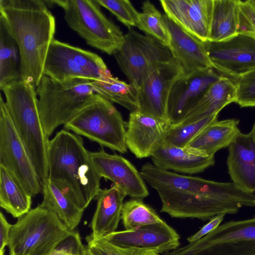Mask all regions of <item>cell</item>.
Returning <instances> with one entry per match:
<instances>
[{
	"mask_svg": "<svg viewBox=\"0 0 255 255\" xmlns=\"http://www.w3.org/2000/svg\"><path fill=\"white\" fill-rule=\"evenodd\" d=\"M85 248V246L82 244L79 232L75 230L56 248L70 255H82Z\"/></svg>",
	"mask_w": 255,
	"mask_h": 255,
	"instance_id": "obj_38",
	"label": "cell"
},
{
	"mask_svg": "<svg viewBox=\"0 0 255 255\" xmlns=\"http://www.w3.org/2000/svg\"><path fill=\"white\" fill-rule=\"evenodd\" d=\"M151 157L153 164L160 168L191 174L202 172L215 163L214 156L208 155L204 151L164 143Z\"/></svg>",
	"mask_w": 255,
	"mask_h": 255,
	"instance_id": "obj_22",
	"label": "cell"
},
{
	"mask_svg": "<svg viewBox=\"0 0 255 255\" xmlns=\"http://www.w3.org/2000/svg\"><path fill=\"white\" fill-rule=\"evenodd\" d=\"M92 81L84 79L59 81L43 75L35 89L40 119L48 138L94 98Z\"/></svg>",
	"mask_w": 255,
	"mask_h": 255,
	"instance_id": "obj_4",
	"label": "cell"
},
{
	"mask_svg": "<svg viewBox=\"0 0 255 255\" xmlns=\"http://www.w3.org/2000/svg\"><path fill=\"white\" fill-rule=\"evenodd\" d=\"M102 239L121 248L142 249L158 254L174 250L180 245L179 235L164 221L133 230L115 231Z\"/></svg>",
	"mask_w": 255,
	"mask_h": 255,
	"instance_id": "obj_16",
	"label": "cell"
},
{
	"mask_svg": "<svg viewBox=\"0 0 255 255\" xmlns=\"http://www.w3.org/2000/svg\"><path fill=\"white\" fill-rule=\"evenodd\" d=\"M121 219L126 230L135 229L163 221L154 210L140 198H132L124 203Z\"/></svg>",
	"mask_w": 255,
	"mask_h": 255,
	"instance_id": "obj_31",
	"label": "cell"
},
{
	"mask_svg": "<svg viewBox=\"0 0 255 255\" xmlns=\"http://www.w3.org/2000/svg\"><path fill=\"white\" fill-rule=\"evenodd\" d=\"M87 246L99 255H146L150 251L139 249H126L116 247L102 238L91 235L86 237Z\"/></svg>",
	"mask_w": 255,
	"mask_h": 255,
	"instance_id": "obj_36",
	"label": "cell"
},
{
	"mask_svg": "<svg viewBox=\"0 0 255 255\" xmlns=\"http://www.w3.org/2000/svg\"><path fill=\"white\" fill-rule=\"evenodd\" d=\"M165 14L202 41H209L214 0H161Z\"/></svg>",
	"mask_w": 255,
	"mask_h": 255,
	"instance_id": "obj_18",
	"label": "cell"
},
{
	"mask_svg": "<svg viewBox=\"0 0 255 255\" xmlns=\"http://www.w3.org/2000/svg\"><path fill=\"white\" fill-rule=\"evenodd\" d=\"M222 76L210 68L180 77L169 95L167 106L169 124L176 125L181 123L208 89Z\"/></svg>",
	"mask_w": 255,
	"mask_h": 255,
	"instance_id": "obj_14",
	"label": "cell"
},
{
	"mask_svg": "<svg viewBox=\"0 0 255 255\" xmlns=\"http://www.w3.org/2000/svg\"><path fill=\"white\" fill-rule=\"evenodd\" d=\"M51 1L63 9L68 25L90 46L113 55L123 44L125 35L103 14L96 0Z\"/></svg>",
	"mask_w": 255,
	"mask_h": 255,
	"instance_id": "obj_6",
	"label": "cell"
},
{
	"mask_svg": "<svg viewBox=\"0 0 255 255\" xmlns=\"http://www.w3.org/2000/svg\"><path fill=\"white\" fill-rule=\"evenodd\" d=\"M43 75L59 81L74 79L103 81L113 77L96 53L56 39L49 47Z\"/></svg>",
	"mask_w": 255,
	"mask_h": 255,
	"instance_id": "obj_10",
	"label": "cell"
},
{
	"mask_svg": "<svg viewBox=\"0 0 255 255\" xmlns=\"http://www.w3.org/2000/svg\"><path fill=\"white\" fill-rule=\"evenodd\" d=\"M252 1L254 2V3L255 4V0H252Z\"/></svg>",
	"mask_w": 255,
	"mask_h": 255,
	"instance_id": "obj_46",
	"label": "cell"
},
{
	"mask_svg": "<svg viewBox=\"0 0 255 255\" xmlns=\"http://www.w3.org/2000/svg\"><path fill=\"white\" fill-rule=\"evenodd\" d=\"M0 21L18 47L21 79L36 87L54 39V16L44 0H0Z\"/></svg>",
	"mask_w": 255,
	"mask_h": 255,
	"instance_id": "obj_1",
	"label": "cell"
},
{
	"mask_svg": "<svg viewBox=\"0 0 255 255\" xmlns=\"http://www.w3.org/2000/svg\"><path fill=\"white\" fill-rule=\"evenodd\" d=\"M36 87L19 79L6 85L3 92L5 106L41 182L48 177L49 141L40 119Z\"/></svg>",
	"mask_w": 255,
	"mask_h": 255,
	"instance_id": "obj_3",
	"label": "cell"
},
{
	"mask_svg": "<svg viewBox=\"0 0 255 255\" xmlns=\"http://www.w3.org/2000/svg\"><path fill=\"white\" fill-rule=\"evenodd\" d=\"M71 232L54 213L38 205L12 225L9 255H48Z\"/></svg>",
	"mask_w": 255,
	"mask_h": 255,
	"instance_id": "obj_5",
	"label": "cell"
},
{
	"mask_svg": "<svg viewBox=\"0 0 255 255\" xmlns=\"http://www.w3.org/2000/svg\"><path fill=\"white\" fill-rule=\"evenodd\" d=\"M48 255H55V250L51 253H50V254H49Z\"/></svg>",
	"mask_w": 255,
	"mask_h": 255,
	"instance_id": "obj_45",
	"label": "cell"
},
{
	"mask_svg": "<svg viewBox=\"0 0 255 255\" xmlns=\"http://www.w3.org/2000/svg\"><path fill=\"white\" fill-rule=\"evenodd\" d=\"M238 120L216 121L202 130L187 146L214 156L219 150L228 147L240 131Z\"/></svg>",
	"mask_w": 255,
	"mask_h": 255,
	"instance_id": "obj_25",
	"label": "cell"
},
{
	"mask_svg": "<svg viewBox=\"0 0 255 255\" xmlns=\"http://www.w3.org/2000/svg\"><path fill=\"white\" fill-rule=\"evenodd\" d=\"M100 5L112 13L129 29L136 26L139 12L128 0H96Z\"/></svg>",
	"mask_w": 255,
	"mask_h": 255,
	"instance_id": "obj_34",
	"label": "cell"
},
{
	"mask_svg": "<svg viewBox=\"0 0 255 255\" xmlns=\"http://www.w3.org/2000/svg\"><path fill=\"white\" fill-rule=\"evenodd\" d=\"M251 131L252 132V133L254 135V138L255 139V122L254 123V124L253 125Z\"/></svg>",
	"mask_w": 255,
	"mask_h": 255,
	"instance_id": "obj_43",
	"label": "cell"
},
{
	"mask_svg": "<svg viewBox=\"0 0 255 255\" xmlns=\"http://www.w3.org/2000/svg\"><path fill=\"white\" fill-rule=\"evenodd\" d=\"M141 9L142 12L138 14L136 27L146 35L168 46L170 36L163 15L148 0L143 2Z\"/></svg>",
	"mask_w": 255,
	"mask_h": 255,
	"instance_id": "obj_32",
	"label": "cell"
},
{
	"mask_svg": "<svg viewBox=\"0 0 255 255\" xmlns=\"http://www.w3.org/2000/svg\"><path fill=\"white\" fill-rule=\"evenodd\" d=\"M82 255H99L96 252L89 248L87 246H85V250Z\"/></svg>",
	"mask_w": 255,
	"mask_h": 255,
	"instance_id": "obj_41",
	"label": "cell"
},
{
	"mask_svg": "<svg viewBox=\"0 0 255 255\" xmlns=\"http://www.w3.org/2000/svg\"><path fill=\"white\" fill-rule=\"evenodd\" d=\"M113 55L130 83L138 90L154 71L174 59L168 46L132 28Z\"/></svg>",
	"mask_w": 255,
	"mask_h": 255,
	"instance_id": "obj_8",
	"label": "cell"
},
{
	"mask_svg": "<svg viewBox=\"0 0 255 255\" xmlns=\"http://www.w3.org/2000/svg\"><path fill=\"white\" fill-rule=\"evenodd\" d=\"M20 78L18 47L0 21V89Z\"/></svg>",
	"mask_w": 255,
	"mask_h": 255,
	"instance_id": "obj_30",
	"label": "cell"
},
{
	"mask_svg": "<svg viewBox=\"0 0 255 255\" xmlns=\"http://www.w3.org/2000/svg\"><path fill=\"white\" fill-rule=\"evenodd\" d=\"M91 85L95 93L111 102L116 103L131 112L139 109L138 90L113 76L103 81H93Z\"/></svg>",
	"mask_w": 255,
	"mask_h": 255,
	"instance_id": "obj_29",
	"label": "cell"
},
{
	"mask_svg": "<svg viewBox=\"0 0 255 255\" xmlns=\"http://www.w3.org/2000/svg\"><path fill=\"white\" fill-rule=\"evenodd\" d=\"M55 255H70L61 250L57 249H55Z\"/></svg>",
	"mask_w": 255,
	"mask_h": 255,
	"instance_id": "obj_42",
	"label": "cell"
},
{
	"mask_svg": "<svg viewBox=\"0 0 255 255\" xmlns=\"http://www.w3.org/2000/svg\"><path fill=\"white\" fill-rule=\"evenodd\" d=\"M213 69L231 79L255 69V35L239 32L227 40L205 42Z\"/></svg>",
	"mask_w": 255,
	"mask_h": 255,
	"instance_id": "obj_12",
	"label": "cell"
},
{
	"mask_svg": "<svg viewBox=\"0 0 255 255\" xmlns=\"http://www.w3.org/2000/svg\"><path fill=\"white\" fill-rule=\"evenodd\" d=\"M162 255H255V217L220 224L199 240Z\"/></svg>",
	"mask_w": 255,
	"mask_h": 255,
	"instance_id": "obj_9",
	"label": "cell"
},
{
	"mask_svg": "<svg viewBox=\"0 0 255 255\" xmlns=\"http://www.w3.org/2000/svg\"><path fill=\"white\" fill-rule=\"evenodd\" d=\"M226 215L221 214L211 218L198 231L188 237L187 241L190 243L199 240L215 230L222 223Z\"/></svg>",
	"mask_w": 255,
	"mask_h": 255,
	"instance_id": "obj_39",
	"label": "cell"
},
{
	"mask_svg": "<svg viewBox=\"0 0 255 255\" xmlns=\"http://www.w3.org/2000/svg\"><path fill=\"white\" fill-rule=\"evenodd\" d=\"M170 125L138 110L131 112L126 133L128 148L138 158L151 156L162 143Z\"/></svg>",
	"mask_w": 255,
	"mask_h": 255,
	"instance_id": "obj_19",
	"label": "cell"
},
{
	"mask_svg": "<svg viewBox=\"0 0 255 255\" xmlns=\"http://www.w3.org/2000/svg\"><path fill=\"white\" fill-rule=\"evenodd\" d=\"M12 225L9 224L1 212L0 213V255H3L5 248L8 246Z\"/></svg>",
	"mask_w": 255,
	"mask_h": 255,
	"instance_id": "obj_40",
	"label": "cell"
},
{
	"mask_svg": "<svg viewBox=\"0 0 255 255\" xmlns=\"http://www.w3.org/2000/svg\"><path fill=\"white\" fill-rule=\"evenodd\" d=\"M125 192L114 184L100 190L96 200L97 207L90 224V234L95 238H104L115 232L121 219Z\"/></svg>",
	"mask_w": 255,
	"mask_h": 255,
	"instance_id": "obj_23",
	"label": "cell"
},
{
	"mask_svg": "<svg viewBox=\"0 0 255 255\" xmlns=\"http://www.w3.org/2000/svg\"><path fill=\"white\" fill-rule=\"evenodd\" d=\"M146 255H159V254H158L153 252H149Z\"/></svg>",
	"mask_w": 255,
	"mask_h": 255,
	"instance_id": "obj_44",
	"label": "cell"
},
{
	"mask_svg": "<svg viewBox=\"0 0 255 255\" xmlns=\"http://www.w3.org/2000/svg\"><path fill=\"white\" fill-rule=\"evenodd\" d=\"M236 99L237 88L233 79L222 76L208 89L180 124L192 123L218 114L226 106L236 103Z\"/></svg>",
	"mask_w": 255,
	"mask_h": 255,
	"instance_id": "obj_24",
	"label": "cell"
},
{
	"mask_svg": "<svg viewBox=\"0 0 255 255\" xmlns=\"http://www.w3.org/2000/svg\"><path fill=\"white\" fill-rule=\"evenodd\" d=\"M239 32H247L255 35V4L252 0H240Z\"/></svg>",
	"mask_w": 255,
	"mask_h": 255,
	"instance_id": "obj_37",
	"label": "cell"
},
{
	"mask_svg": "<svg viewBox=\"0 0 255 255\" xmlns=\"http://www.w3.org/2000/svg\"><path fill=\"white\" fill-rule=\"evenodd\" d=\"M162 202L161 212L176 218L210 220L219 214H234L242 208L238 205L169 187L155 185Z\"/></svg>",
	"mask_w": 255,
	"mask_h": 255,
	"instance_id": "obj_13",
	"label": "cell"
},
{
	"mask_svg": "<svg viewBox=\"0 0 255 255\" xmlns=\"http://www.w3.org/2000/svg\"><path fill=\"white\" fill-rule=\"evenodd\" d=\"M182 75V68L174 59L154 71L138 90V110L169 123V95L174 84Z\"/></svg>",
	"mask_w": 255,
	"mask_h": 255,
	"instance_id": "obj_15",
	"label": "cell"
},
{
	"mask_svg": "<svg viewBox=\"0 0 255 255\" xmlns=\"http://www.w3.org/2000/svg\"><path fill=\"white\" fill-rule=\"evenodd\" d=\"M43 200L39 205L54 213L70 231L79 224L84 210L78 207L49 178L41 183Z\"/></svg>",
	"mask_w": 255,
	"mask_h": 255,
	"instance_id": "obj_26",
	"label": "cell"
},
{
	"mask_svg": "<svg viewBox=\"0 0 255 255\" xmlns=\"http://www.w3.org/2000/svg\"><path fill=\"white\" fill-rule=\"evenodd\" d=\"M32 196L15 178L0 165V206L14 218H19L31 210Z\"/></svg>",
	"mask_w": 255,
	"mask_h": 255,
	"instance_id": "obj_28",
	"label": "cell"
},
{
	"mask_svg": "<svg viewBox=\"0 0 255 255\" xmlns=\"http://www.w3.org/2000/svg\"><path fill=\"white\" fill-rule=\"evenodd\" d=\"M0 165L5 167L32 197L42 191L41 182L1 96Z\"/></svg>",
	"mask_w": 255,
	"mask_h": 255,
	"instance_id": "obj_11",
	"label": "cell"
},
{
	"mask_svg": "<svg viewBox=\"0 0 255 255\" xmlns=\"http://www.w3.org/2000/svg\"><path fill=\"white\" fill-rule=\"evenodd\" d=\"M163 16L170 36L168 47L181 66L183 75L213 68L205 42L183 29L165 14Z\"/></svg>",
	"mask_w": 255,
	"mask_h": 255,
	"instance_id": "obj_20",
	"label": "cell"
},
{
	"mask_svg": "<svg viewBox=\"0 0 255 255\" xmlns=\"http://www.w3.org/2000/svg\"><path fill=\"white\" fill-rule=\"evenodd\" d=\"M48 177L81 209L85 210L101 190L100 176L82 137L62 129L47 146Z\"/></svg>",
	"mask_w": 255,
	"mask_h": 255,
	"instance_id": "obj_2",
	"label": "cell"
},
{
	"mask_svg": "<svg viewBox=\"0 0 255 255\" xmlns=\"http://www.w3.org/2000/svg\"><path fill=\"white\" fill-rule=\"evenodd\" d=\"M218 114L200 120L176 125H170L162 143L178 147H186L206 127L218 120Z\"/></svg>",
	"mask_w": 255,
	"mask_h": 255,
	"instance_id": "obj_33",
	"label": "cell"
},
{
	"mask_svg": "<svg viewBox=\"0 0 255 255\" xmlns=\"http://www.w3.org/2000/svg\"><path fill=\"white\" fill-rule=\"evenodd\" d=\"M240 0H214L209 41L219 42L236 35L240 25Z\"/></svg>",
	"mask_w": 255,
	"mask_h": 255,
	"instance_id": "obj_27",
	"label": "cell"
},
{
	"mask_svg": "<svg viewBox=\"0 0 255 255\" xmlns=\"http://www.w3.org/2000/svg\"><path fill=\"white\" fill-rule=\"evenodd\" d=\"M232 79L237 88L236 103L241 108L255 107V69Z\"/></svg>",
	"mask_w": 255,
	"mask_h": 255,
	"instance_id": "obj_35",
	"label": "cell"
},
{
	"mask_svg": "<svg viewBox=\"0 0 255 255\" xmlns=\"http://www.w3.org/2000/svg\"><path fill=\"white\" fill-rule=\"evenodd\" d=\"M95 168L101 177L111 180L132 198L143 199L149 192L139 172L121 155L107 153L103 149L90 152Z\"/></svg>",
	"mask_w": 255,
	"mask_h": 255,
	"instance_id": "obj_17",
	"label": "cell"
},
{
	"mask_svg": "<svg viewBox=\"0 0 255 255\" xmlns=\"http://www.w3.org/2000/svg\"><path fill=\"white\" fill-rule=\"evenodd\" d=\"M229 147L227 164L230 177L244 190L255 192V139L252 132L240 131Z\"/></svg>",
	"mask_w": 255,
	"mask_h": 255,
	"instance_id": "obj_21",
	"label": "cell"
},
{
	"mask_svg": "<svg viewBox=\"0 0 255 255\" xmlns=\"http://www.w3.org/2000/svg\"><path fill=\"white\" fill-rule=\"evenodd\" d=\"M64 127L113 150L127 151L125 123L121 113L112 102L96 93Z\"/></svg>",
	"mask_w": 255,
	"mask_h": 255,
	"instance_id": "obj_7",
	"label": "cell"
}]
</instances>
